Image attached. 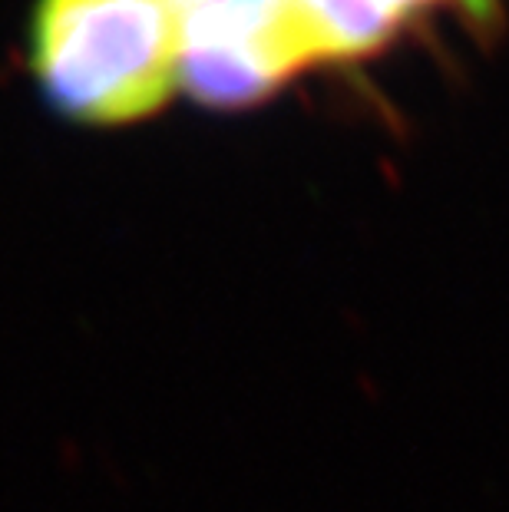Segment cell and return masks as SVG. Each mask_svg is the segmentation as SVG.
I'll list each match as a JSON object with an SVG mask.
<instances>
[{
  "mask_svg": "<svg viewBox=\"0 0 509 512\" xmlns=\"http://www.w3.org/2000/svg\"><path fill=\"white\" fill-rule=\"evenodd\" d=\"M30 70L50 110L80 126H126L179 90L169 0H37Z\"/></svg>",
  "mask_w": 509,
  "mask_h": 512,
  "instance_id": "1",
  "label": "cell"
},
{
  "mask_svg": "<svg viewBox=\"0 0 509 512\" xmlns=\"http://www.w3.org/2000/svg\"><path fill=\"white\" fill-rule=\"evenodd\" d=\"M381 4L391 10V14L397 17V20H404L407 14H414V10H420L424 4H430V0H381Z\"/></svg>",
  "mask_w": 509,
  "mask_h": 512,
  "instance_id": "2",
  "label": "cell"
}]
</instances>
